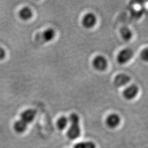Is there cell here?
<instances>
[{
	"label": "cell",
	"instance_id": "obj_1",
	"mask_svg": "<svg viewBox=\"0 0 148 148\" xmlns=\"http://www.w3.org/2000/svg\"><path fill=\"white\" fill-rule=\"evenodd\" d=\"M68 120L70 123V126L67 132L68 137L70 139H75L79 137L81 133L79 117L76 114L74 113L70 115Z\"/></svg>",
	"mask_w": 148,
	"mask_h": 148
},
{
	"label": "cell",
	"instance_id": "obj_2",
	"mask_svg": "<svg viewBox=\"0 0 148 148\" xmlns=\"http://www.w3.org/2000/svg\"><path fill=\"white\" fill-rule=\"evenodd\" d=\"M56 33L53 29L49 28L44 32L38 33L35 37V40L39 44H44L52 41Z\"/></svg>",
	"mask_w": 148,
	"mask_h": 148
},
{
	"label": "cell",
	"instance_id": "obj_3",
	"mask_svg": "<svg viewBox=\"0 0 148 148\" xmlns=\"http://www.w3.org/2000/svg\"><path fill=\"white\" fill-rule=\"evenodd\" d=\"M133 56V52L131 48H127L121 50L117 55V62L121 64H124L129 62Z\"/></svg>",
	"mask_w": 148,
	"mask_h": 148
},
{
	"label": "cell",
	"instance_id": "obj_4",
	"mask_svg": "<svg viewBox=\"0 0 148 148\" xmlns=\"http://www.w3.org/2000/svg\"><path fill=\"white\" fill-rule=\"evenodd\" d=\"M93 65L98 71H104L108 66V62L106 58L102 56H98L93 59Z\"/></svg>",
	"mask_w": 148,
	"mask_h": 148
},
{
	"label": "cell",
	"instance_id": "obj_5",
	"mask_svg": "<svg viewBox=\"0 0 148 148\" xmlns=\"http://www.w3.org/2000/svg\"><path fill=\"white\" fill-rule=\"evenodd\" d=\"M139 89L137 86L132 85L127 87L123 91V96L127 100H131L137 95Z\"/></svg>",
	"mask_w": 148,
	"mask_h": 148
},
{
	"label": "cell",
	"instance_id": "obj_6",
	"mask_svg": "<svg viewBox=\"0 0 148 148\" xmlns=\"http://www.w3.org/2000/svg\"><path fill=\"white\" fill-rule=\"evenodd\" d=\"M96 22V16L92 13H89L84 16L82 20V24L86 28L90 29L95 25Z\"/></svg>",
	"mask_w": 148,
	"mask_h": 148
},
{
	"label": "cell",
	"instance_id": "obj_7",
	"mask_svg": "<svg viewBox=\"0 0 148 148\" xmlns=\"http://www.w3.org/2000/svg\"><path fill=\"white\" fill-rule=\"evenodd\" d=\"M131 80L129 76L126 74H120L117 75L115 77L114 83L117 87H121L127 85Z\"/></svg>",
	"mask_w": 148,
	"mask_h": 148
},
{
	"label": "cell",
	"instance_id": "obj_8",
	"mask_svg": "<svg viewBox=\"0 0 148 148\" xmlns=\"http://www.w3.org/2000/svg\"><path fill=\"white\" fill-rule=\"evenodd\" d=\"M37 111L35 109H27L22 112L21 114V119L22 121L25 122L27 124L32 122L36 115Z\"/></svg>",
	"mask_w": 148,
	"mask_h": 148
},
{
	"label": "cell",
	"instance_id": "obj_9",
	"mask_svg": "<svg viewBox=\"0 0 148 148\" xmlns=\"http://www.w3.org/2000/svg\"><path fill=\"white\" fill-rule=\"evenodd\" d=\"M106 123L108 126L110 128H116L120 123V117L116 114H112L107 117Z\"/></svg>",
	"mask_w": 148,
	"mask_h": 148
},
{
	"label": "cell",
	"instance_id": "obj_10",
	"mask_svg": "<svg viewBox=\"0 0 148 148\" xmlns=\"http://www.w3.org/2000/svg\"><path fill=\"white\" fill-rule=\"evenodd\" d=\"M27 124L21 120H18L14 124V129L18 133H23L27 130Z\"/></svg>",
	"mask_w": 148,
	"mask_h": 148
},
{
	"label": "cell",
	"instance_id": "obj_11",
	"mask_svg": "<svg viewBox=\"0 0 148 148\" xmlns=\"http://www.w3.org/2000/svg\"><path fill=\"white\" fill-rule=\"evenodd\" d=\"M19 14L21 19L24 21H27L32 18V12L30 8L28 7H24L20 11Z\"/></svg>",
	"mask_w": 148,
	"mask_h": 148
},
{
	"label": "cell",
	"instance_id": "obj_12",
	"mask_svg": "<svg viewBox=\"0 0 148 148\" xmlns=\"http://www.w3.org/2000/svg\"><path fill=\"white\" fill-rule=\"evenodd\" d=\"M120 34L122 37L126 41L131 39L132 37V32L131 30L127 27H123L120 30Z\"/></svg>",
	"mask_w": 148,
	"mask_h": 148
},
{
	"label": "cell",
	"instance_id": "obj_13",
	"mask_svg": "<svg viewBox=\"0 0 148 148\" xmlns=\"http://www.w3.org/2000/svg\"><path fill=\"white\" fill-rule=\"evenodd\" d=\"M69 123V120L66 117H61L57 121V126L59 130H63L67 127Z\"/></svg>",
	"mask_w": 148,
	"mask_h": 148
},
{
	"label": "cell",
	"instance_id": "obj_14",
	"mask_svg": "<svg viewBox=\"0 0 148 148\" xmlns=\"http://www.w3.org/2000/svg\"><path fill=\"white\" fill-rule=\"evenodd\" d=\"M74 148H95V145L92 142H81L76 144Z\"/></svg>",
	"mask_w": 148,
	"mask_h": 148
},
{
	"label": "cell",
	"instance_id": "obj_15",
	"mask_svg": "<svg viewBox=\"0 0 148 148\" xmlns=\"http://www.w3.org/2000/svg\"><path fill=\"white\" fill-rule=\"evenodd\" d=\"M141 57H142V58L144 60H145V61L148 60V51L147 48H145L142 51V52L141 53Z\"/></svg>",
	"mask_w": 148,
	"mask_h": 148
},
{
	"label": "cell",
	"instance_id": "obj_16",
	"mask_svg": "<svg viewBox=\"0 0 148 148\" xmlns=\"http://www.w3.org/2000/svg\"><path fill=\"white\" fill-rule=\"evenodd\" d=\"M5 51L4 49L0 47V60H2L3 59L5 58Z\"/></svg>",
	"mask_w": 148,
	"mask_h": 148
}]
</instances>
